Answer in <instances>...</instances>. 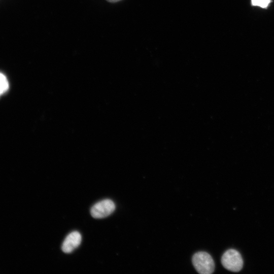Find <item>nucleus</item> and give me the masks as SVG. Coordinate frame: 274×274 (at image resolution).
Returning a JSON list of instances; mask_svg holds the SVG:
<instances>
[{
  "label": "nucleus",
  "instance_id": "obj_4",
  "mask_svg": "<svg viewBox=\"0 0 274 274\" xmlns=\"http://www.w3.org/2000/svg\"><path fill=\"white\" fill-rule=\"evenodd\" d=\"M82 236L78 231H73L68 234L62 245V251L65 253H70L78 248L81 244Z\"/></svg>",
  "mask_w": 274,
  "mask_h": 274
},
{
  "label": "nucleus",
  "instance_id": "obj_7",
  "mask_svg": "<svg viewBox=\"0 0 274 274\" xmlns=\"http://www.w3.org/2000/svg\"><path fill=\"white\" fill-rule=\"evenodd\" d=\"M107 1L109 2H112V3H115V2H117L119 1H121V0H107Z\"/></svg>",
  "mask_w": 274,
  "mask_h": 274
},
{
  "label": "nucleus",
  "instance_id": "obj_3",
  "mask_svg": "<svg viewBox=\"0 0 274 274\" xmlns=\"http://www.w3.org/2000/svg\"><path fill=\"white\" fill-rule=\"evenodd\" d=\"M115 210L114 202L110 199H104L92 206L91 215L96 219H101L110 215Z\"/></svg>",
  "mask_w": 274,
  "mask_h": 274
},
{
  "label": "nucleus",
  "instance_id": "obj_6",
  "mask_svg": "<svg viewBox=\"0 0 274 274\" xmlns=\"http://www.w3.org/2000/svg\"><path fill=\"white\" fill-rule=\"evenodd\" d=\"M251 2L253 6L266 8L270 3V0H251Z\"/></svg>",
  "mask_w": 274,
  "mask_h": 274
},
{
  "label": "nucleus",
  "instance_id": "obj_5",
  "mask_svg": "<svg viewBox=\"0 0 274 274\" xmlns=\"http://www.w3.org/2000/svg\"><path fill=\"white\" fill-rule=\"evenodd\" d=\"M9 88V82L6 77L0 73V96L6 92Z\"/></svg>",
  "mask_w": 274,
  "mask_h": 274
},
{
  "label": "nucleus",
  "instance_id": "obj_2",
  "mask_svg": "<svg viewBox=\"0 0 274 274\" xmlns=\"http://www.w3.org/2000/svg\"><path fill=\"white\" fill-rule=\"evenodd\" d=\"M221 263L227 270L237 272L239 271L243 265V260L239 253L235 250H227L222 255Z\"/></svg>",
  "mask_w": 274,
  "mask_h": 274
},
{
  "label": "nucleus",
  "instance_id": "obj_1",
  "mask_svg": "<svg viewBox=\"0 0 274 274\" xmlns=\"http://www.w3.org/2000/svg\"><path fill=\"white\" fill-rule=\"evenodd\" d=\"M192 263L196 271L201 274H211L215 269L212 256L206 252H198L192 257Z\"/></svg>",
  "mask_w": 274,
  "mask_h": 274
}]
</instances>
